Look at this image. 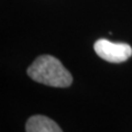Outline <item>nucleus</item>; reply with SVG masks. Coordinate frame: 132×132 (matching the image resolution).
<instances>
[{
  "mask_svg": "<svg viewBox=\"0 0 132 132\" xmlns=\"http://www.w3.org/2000/svg\"><path fill=\"white\" fill-rule=\"evenodd\" d=\"M94 50L96 54L110 63H122L132 55V48L127 43H114L109 40L100 39L95 42Z\"/></svg>",
  "mask_w": 132,
  "mask_h": 132,
  "instance_id": "2",
  "label": "nucleus"
},
{
  "mask_svg": "<svg viewBox=\"0 0 132 132\" xmlns=\"http://www.w3.org/2000/svg\"><path fill=\"white\" fill-rule=\"evenodd\" d=\"M27 132H63L56 122L45 116H33L26 125Z\"/></svg>",
  "mask_w": 132,
  "mask_h": 132,
  "instance_id": "3",
  "label": "nucleus"
},
{
  "mask_svg": "<svg viewBox=\"0 0 132 132\" xmlns=\"http://www.w3.org/2000/svg\"><path fill=\"white\" fill-rule=\"evenodd\" d=\"M28 75L33 80L52 87L65 88L73 82V76L63 64L52 55H41L28 68Z\"/></svg>",
  "mask_w": 132,
  "mask_h": 132,
  "instance_id": "1",
  "label": "nucleus"
}]
</instances>
